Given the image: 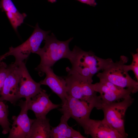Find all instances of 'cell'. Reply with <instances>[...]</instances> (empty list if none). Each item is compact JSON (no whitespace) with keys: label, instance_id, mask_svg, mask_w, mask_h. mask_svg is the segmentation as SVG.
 Wrapping results in <instances>:
<instances>
[{"label":"cell","instance_id":"3957f363","mask_svg":"<svg viewBox=\"0 0 138 138\" xmlns=\"http://www.w3.org/2000/svg\"><path fill=\"white\" fill-rule=\"evenodd\" d=\"M127 57L122 56L120 60L113 61L97 76L99 79L106 80L120 87L128 89L132 94L138 91V81L132 79L128 73L126 65Z\"/></svg>","mask_w":138,"mask_h":138},{"label":"cell","instance_id":"ac0fdd59","mask_svg":"<svg viewBox=\"0 0 138 138\" xmlns=\"http://www.w3.org/2000/svg\"><path fill=\"white\" fill-rule=\"evenodd\" d=\"M8 113V106L0 100V125L3 129L2 133L4 134L9 133L10 129Z\"/></svg>","mask_w":138,"mask_h":138},{"label":"cell","instance_id":"9c48e42d","mask_svg":"<svg viewBox=\"0 0 138 138\" xmlns=\"http://www.w3.org/2000/svg\"><path fill=\"white\" fill-rule=\"evenodd\" d=\"M92 86L94 91L100 94L101 106L121 100L132 94L130 90L120 87L104 79L101 82L92 83Z\"/></svg>","mask_w":138,"mask_h":138},{"label":"cell","instance_id":"5b68a950","mask_svg":"<svg viewBox=\"0 0 138 138\" xmlns=\"http://www.w3.org/2000/svg\"><path fill=\"white\" fill-rule=\"evenodd\" d=\"M50 31L41 29L37 23L31 35L26 41L16 47L12 46L9 48L7 52L8 56H14L15 62H24L31 53L36 54L40 48L42 42Z\"/></svg>","mask_w":138,"mask_h":138},{"label":"cell","instance_id":"8992f818","mask_svg":"<svg viewBox=\"0 0 138 138\" xmlns=\"http://www.w3.org/2000/svg\"><path fill=\"white\" fill-rule=\"evenodd\" d=\"M68 95L81 100L95 104L99 103L100 98L92 86V83L80 78L70 74L64 77Z\"/></svg>","mask_w":138,"mask_h":138},{"label":"cell","instance_id":"d6986e66","mask_svg":"<svg viewBox=\"0 0 138 138\" xmlns=\"http://www.w3.org/2000/svg\"><path fill=\"white\" fill-rule=\"evenodd\" d=\"M132 60L129 65H126V68L128 71H132L137 81H138V50L135 53H131Z\"/></svg>","mask_w":138,"mask_h":138},{"label":"cell","instance_id":"30bf717a","mask_svg":"<svg viewBox=\"0 0 138 138\" xmlns=\"http://www.w3.org/2000/svg\"><path fill=\"white\" fill-rule=\"evenodd\" d=\"M79 124L83 128L85 134L90 135L93 138H124L102 120L89 118Z\"/></svg>","mask_w":138,"mask_h":138},{"label":"cell","instance_id":"ffe728a7","mask_svg":"<svg viewBox=\"0 0 138 138\" xmlns=\"http://www.w3.org/2000/svg\"><path fill=\"white\" fill-rule=\"evenodd\" d=\"M7 67L5 63L0 62V95L7 75Z\"/></svg>","mask_w":138,"mask_h":138},{"label":"cell","instance_id":"2e32d148","mask_svg":"<svg viewBox=\"0 0 138 138\" xmlns=\"http://www.w3.org/2000/svg\"><path fill=\"white\" fill-rule=\"evenodd\" d=\"M0 8L5 12L12 26L17 32L18 27L23 23L26 14L20 13L12 0H1Z\"/></svg>","mask_w":138,"mask_h":138},{"label":"cell","instance_id":"8fae6325","mask_svg":"<svg viewBox=\"0 0 138 138\" xmlns=\"http://www.w3.org/2000/svg\"><path fill=\"white\" fill-rule=\"evenodd\" d=\"M24 102L27 110L33 111L36 118H46L50 111L60 106L52 103L46 91L42 89L30 99Z\"/></svg>","mask_w":138,"mask_h":138},{"label":"cell","instance_id":"9a60e30c","mask_svg":"<svg viewBox=\"0 0 138 138\" xmlns=\"http://www.w3.org/2000/svg\"><path fill=\"white\" fill-rule=\"evenodd\" d=\"M59 124L55 127L51 126V138H82L83 136L78 131L69 126L67 122L70 118L67 114H63Z\"/></svg>","mask_w":138,"mask_h":138},{"label":"cell","instance_id":"6da1fadb","mask_svg":"<svg viewBox=\"0 0 138 138\" xmlns=\"http://www.w3.org/2000/svg\"><path fill=\"white\" fill-rule=\"evenodd\" d=\"M69 60L72 67L67 68L68 74L80 77L91 83L94 75L105 70L113 61L111 58H100L91 51H85L76 46L72 51Z\"/></svg>","mask_w":138,"mask_h":138},{"label":"cell","instance_id":"5bb4252c","mask_svg":"<svg viewBox=\"0 0 138 138\" xmlns=\"http://www.w3.org/2000/svg\"><path fill=\"white\" fill-rule=\"evenodd\" d=\"M36 70L45 74V78L39 82L40 84L48 86L61 99L62 102L63 101L68 95L66 82L64 77L56 75L51 67H43Z\"/></svg>","mask_w":138,"mask_h":138},{"label":"cell","instance_id":"277c9868","mask_svg":"<svg viewBox=\"0 0 138 138\" xmlns=\"http://www.w3.org/2000/svg\"><path fill=\"white\" fill-rule=\"evenodd\" d=\"M134 99L131 95L119 101L103 105L101 109L104 114L103 121L117 131L124 137H127L124 121L126 112L132 103Z\"/></svg>","mask_w":138,"mask_h":138},{"label":"cell","instance_id":"44dd1931","mask_svg":"<svg viewBox=\"0 0 138 138\" xmlns=\"http://www.w3.org/2000/svg\"><path fill=\"white\" fill-rule=\"evenodd\" d=\"M82 3L85 4L90 6H95L96 5L95 0H76Z\"/></svg>","mask_w":138,"mask_h":138},{"label":"cell","instance_id":"7402d4cb","mask_svg":"<svg viewBox=\"0 0 138 138\" xmlns=\"http://www.w3.org/2000/svg\"><path fill=\"white\" fill-rule=\"evenodd\" d=\"M7 56H8L7 52L4 54L0 55V62Z\"/></svg>","mask_w":138,"mask_h":138},{"label":"cell","instance_id":"e0dca14e","mask_svg":"<svg viewBox=\"0 0 138 138\" xmlns=\"http://www.w3.org/2000/svg\"><path fill=\"white\" fill-rule=\"evenodd\" d=\"M49 119L36 118L26 138H49L51 128Z\"/></svg>","mask_w":138,"mask_h":138},{"label":"cell","instance_id":"603a6c76","mask_svg":"<svg viewBox=\"0 0 138 138\" xmlns=\"http://www.w3.org/2000/svg\"><path fill=\"white\" fill-rule=\"evenodd\" d=\"M48 1L50 2H51V3H53L54 2H55L56 0H47Z\"/></svg>","mask_w":138,"mask_h":138},{"label":"cell","instance_id":"7a4b0ae2","mask_svg":"<svg viewBox=\"0 0 138 138\" xmlns=\"http://www.w3.org/2000/svg\"><path fill=\"white\" fill-rule=\"evenodd\" d=\"M73 39L72 37L65 41H60L53 33L50 35H48L44 40V46L40 48L36 53L40 57L41 60L35 70L43 67H51L62 59L69 60L72 53L69 44Z\"/></svg>","mask_w":138,"mask_h":138},{"label":"cell","instance_id":"4fadbf2b","mask_svg":"<svg viewBox=\"0 0 138 138\" xmlns=\"http://www.w3.org/2000/svg\"><path fill=\"white\" fill-rule=\"evenodd\" d=\"M20 75L18 98L25 99L27 101L38 93L42 89L41 84L34 81L30 75L24 62L21 64Z\"/></svg>","mask_w":138,"mask_h":138},{"label":"cell","instance_id":"52a82bcc","mask_svg":"<svg viewBox=\"0 0 138 138\" xmlns=\"http://www.w3.org/2000/svg\"><path fill=\"white\" fill-rule=\"evenodd\" d=\"M61 107L59 110L62 113L67 115L79 124L90 118L92 110L96 106L68 95Z\"/></svg>","mask_w":138,"mask_h":138},{"label":"cell","instance_id":"ba28073f","mask_svg":"<svg viewBox=\"0 0 138 138\" xmlns=\"http://www.w3.org/2000/svg\"><path fill=\"white\" fill-rule=\"evenodd\" d=\"M21 63L14 62L8 65L7 75L0 95V100L15 104L18 100V93Z\"/></svg>","mask_w":138,"mask_h":138},{"label":"cell","instance_id":"7c38bea8","mask_svg":"<svg viewBox=\"0 0 138 138\" xmlns=\"http://www.w3.org/2000/svg\"><path fill=\"white\" fill-rule=\"evenodd\" d=\"M19 106L21 110L19 114L12 117L13 124L8 138H26L34 120L28 117V110L24 101L20 102Z\"/></svg>","mask_w":138,"mask_h":138}]
</instances>
